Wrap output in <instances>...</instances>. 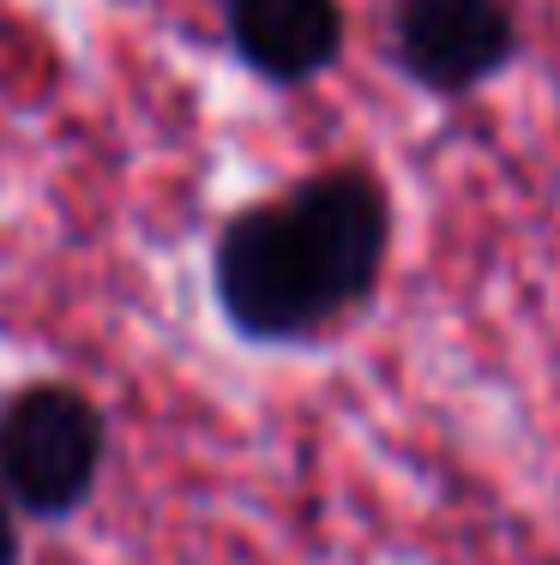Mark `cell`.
Masks as SVG:
<instances>
[{
	"instance_id": "277c9868",
	"label": "cell",
	"mask_w": 560,
	"mask_h": 565,
	"mask_svg": "<svg viewBox=\"0 0 560 565\" xmlns=\"http://www.w3.org/2000/svg\"><path fill=\"white\" fill-rule=\"evenodd\" d=\"M230 43L272 85H308L344 49L338 0H230Z\"/></svg>"
},
{
	"instance_id": "3957f363",
	"label": "cell",
	"mask_w": 560,
	"mask_h": 565,
	"mask_svg": "<svg viewBox=\"0 0 560 565\" xmlns=\"http://www.w3.org/2000/svg\"><path fill=\"white\" fill-rule=\"evenodd\" d=\"M398 66L434 97H471L518 55L513 0H398Z\"/></svg>"
},
{
	"instance_id": "5b68a950",
	"label": "cell",
	"mask_w": 560,
	"mask_h": 565,
	"mask_svg": "<svg viewBox=\"0 0 560 565\" xmlns=\"http://www.w3.org/2000/svg\"><path fill=\"white\" fill-rule=\"evenodd\" d=\"M0 565H19V530H12L7 505H0Z\"/></svg>"
},
{
	"instance_id": "6da1fadb",
	"label": "cell",
	"mask_w": 560,
	"mask_h": 565,
	"mask_svg": "<svg viewBox=\"0 0 560 565\" xmlns=\"http://www.w3.org/2000/svg\"><path fill=\"white\" fill-rule=\"evenodd\" d=\"M218 301L242 338L296 343L350 313L289 205L242 211L218 241Z\"/></svg>"
},
{
	"instance_id": "7a4b0ae2",
	"label": "cell",
	"mask_w": 560,
	"mask_h": 565,
	"mask_svg": "<svg viewBox=\"0 0 560 565\" xmlns=\"http://www.w3.org/2000/svg\"><path fill=\"white\" fill-rule=\"evenodd\" d=\"M97 463L103 422L78 392L36 385V392L7 403V415H0V481L24 511L61 518V511L85 505V493L97 488Z\"/></svg>"
}]
</instances>
